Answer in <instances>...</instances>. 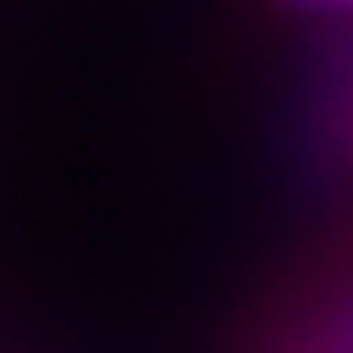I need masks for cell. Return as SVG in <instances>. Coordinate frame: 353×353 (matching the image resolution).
I'll return each instance as SVG.
<instances>
[{"label": "cell", "mask_w": 353, "mask_h": 353, "mask_svg": "<svg viewBox=\"0 0 353 353\" xmlns=\"http://www.w3.org/2000/svg\"><path fill=\"white\" fill-rule=\"evenodd\" d=\"M307 6H343V11H353V0H307Z\"/></svg>", "instance_id": "6da1fadb"}, {"label": "cell", "mask_w": 353, "mask_h": 353, "mask_svg": "<svg viewBox=\"0 0 353 353\" xmlns=\"http://www.w3.org/2000/svg\"><path fill=\"white\" fill-rule=\"evenodd\" d=\"M348 156H353V141H348Z\"/></svg>", "instance_id": "7a4b0ae2"}]
</instances>
